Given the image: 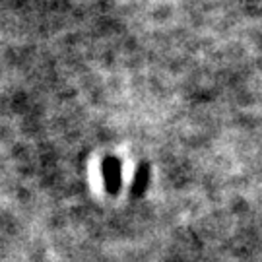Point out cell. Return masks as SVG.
<instances>
[{"label": "cell", "mask_w": 262, "mask_h": 262, "mask_svg": "<svg viewBox=\"0 0 262 262\" xmlns=\"http://www.w3.org/2000/svg\"><path fill=\"white\" fill-rule=\"evenodd\" d=\"M148 179H150V169L146 165H140L136 175H134V181H132V192L136 196H140L142 192L146 190V185H148Z\"/></svg>", "instance_id": "cell-2"}, {"label": "cell", "mask_w": 262, "mask_h": 262, "mask_svg": "<svg viewBox=\"0 0 262 262\" xmlns=\"http://www.w3.org/2000/svg\"><path fill=\"white\" fill-rule=\"evenodd\" d=\"M101 173H103V183L105 188L109 194H117L121 190L122 185V167H121V161L117 158H109L103 159V165H101Z\"/></svg>", "instance_id": "cell-1"}]
</instances>
